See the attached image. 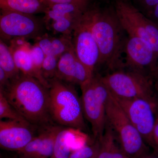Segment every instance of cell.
Returning <instances> with one entry per match:
<instances>
[{
	"label": "cell",
	"instance_id": "obj_23",
	"mask_svg": "<svg viewBox=\"0 0 158 158\" xmlns=\"http://www.w3.org/2000/svg\"><path fill=\"white\" fill-rule=\"evenodd\" d=\"M4 118L30 123L18 113L0 90V119Z\"/></svg>",
	"mask_w": 158,
	"mask_h": 158
},
{
	"label": "cell",
	"instance_id": "obj_25",
	"mask_svg": "<svg viewBox=\"0 0 158 158\" xmlns=\"http://www.w3.org/2000/svg\"><path fill=\"white\" fill-rule=\"evenodd\" d=\"M59 59L55 56H46L43 63L42 73L43 77L48 82L56 77Z\"/></svg>",
	"mask_w": 158,
	"mask_h": 158
},
{
	"label": "cell",
	"instance_id": "obj_30",
	"mask_svg": "<svg viewBox=\"0 0 158 158\" xmlns=\"http://www.w3.org/2000/svg\"><path fill=\"white\" fill-rule=\"evenodd\" d=\"M145 15L158 26V4Z\"/></svg>",
	"mask_w": 158,
	"mask_h": 158
},
{
	"label": "cell",
	"instance_id": "obj_19",
	"mask_svg": "<svg viewBox=\"0 0 158 158\" xmlns=\"http://www.w3.org/2000/svg\"><path fill=\"white\" fill-rule=\"evenodd\" d=\"M85 12L72 4H55L48 6L44 13L45 17L44 20L46 27L52 22L62 18L71 17L80 19Z\"/></svg>",
	"mask_w": 158,
	"mask_h": 158
},
{
	"label": "cell",
	"instance_id": "obj_1",
	"mask_svg": "<svg viewBox=\"0 0 158 158\" xmlns=\"http://www.w3.org/2000/svg\"><path fill=\"white\" fill-rule=\"evenodd\" d=\"M0 90L18 113L32 125L45 127L53 125L49 88L37 79L20 73Z\"/></svg>",
	"mask_w": 158,
	"mask_h": 158
},
{
	"label": "cell",
	"instance_id": "obj_8",
	"mask_svg": "<svg viewBox=\"0 0 158 158\" xmlns=\"http://www.w3.org/2000/svg\"><path fill=\"white\" fill-rule=\"evenodd\" d=\"M113 97L145 143L153 149V134L157 113L156 103L143 98Z\"/></svg>",
	"mask_w": 158,
	"mask_h": 158
},
{
	"label": "cell",
	"instance_id": "obj_26",
	"mask_svg": "<svg viewBox=\"0 0 158 158\" xmlns=\"http://www.w3.org/2000/svg\"><path fill=\"white\" fill-rule=\"evenodd\" d=\"M30 52L33 64L37 73L43 81L49 84V82L43 77L42 73L43 63L46 57L45 54L36 43L34 45L31 46Z\"/></svg>",
	"mask_w": 158,
	"mask_h": 158
},
{
	"label": "cell",
	"instance_id": "obj_9",
	"mask_svg": "<svg viewBox=\"0 0 158 158\" xmlns=\"http://www.w3.org/2000/svg\"><path fill=\"white\" fill-rule=\"evenodd\" d=\"M46 27L44 19L34 15L1 10L0 33L2 40L23 38L35 40L45 34Z\"/></svg>",
	"mask_w": 158,
	"mask_h": 158
},
{
	"label": "cell",
	"instance_id": "obj_34",
	"mask_svg": "<svg viewBox=\"0 0 158 158\" xmlns=\"http://www.w3.org/2000/svg\"><path fill=\"white\" fill-rule=\"evenodd\" d=\"M150 76L152 78L153 81L158 79V62L156 66L151 74Z\"/></svg>",
	"mask_w": 158,
	"mask_h": 158
},
{
	"label": "cell",
	"instance_id": "obj_3",
	"mask_svg": "<svg viewBox=\"0 0 158 158\" xmlns=\"http://www.w3.org/2000/svg\"><path fill=\"white\" fill-rule=\"evenodd\" d=\"M48 82L50 108L53 120L66 127L86 131L81 98L73 85L56 77Z\"/></svg>",
	"mask_w": 158,
	"mask_h": 158
},
{
	"label": "cell",
	"instance_id": "obj_7",
	"mask_svg": "<svg viewBox=\"0 0 158 158\" xmlns=\"http://www.w3.org/2000/svg\"><path fill=\"white\" fill-rule=\"evenodd\" d=\"M113 8L127 36L149 43L158 60V26L129 0H116Z\"/></svg>",
	"mask_w": 158,
	"mask_h": 158
},
{
	"label": "cell",
	"instance_id": "obj_36",
	"mask_svg": "<svg viewBox=\"0 0 158 158\" xmlns=\"http://www.w3.org/2000/svg\"><path fill=\"white\" fill-rule=\"evenodd\" d=\"M53 158V157H51V158Z\"/></svg>",
	"mask_w": 158,
	"mask_h": 158
},
{
	"label": "cell",
	"instance_id": "obj_10",
	"mask_svg": "<svg viewBox=\"0 0 158 158\" xmlns=\"http://www.w3.org/2000/svg\"><path fill=\"white\" fill-rule=\"evenodd\" d=\"M123 61L124 69L150 76L158 60L149 43L138 37L127 36Z\"/></svg>",
	"mask_w": 158,
	"mask_h": 158
},
{
	"label": "cell",
	"instance_id": "obj_6",
	"mask_svg": "<svg viewBox=\"0 0 158 158\" xmlns=\"http://www.w3.org/2000/svg\"><path fill=\"white\" fill-rule=\"evenodd\" d=\"M80 87L84 116L91 125L94 138L99 139L106 127V102L110 90L99 74L94 75L90 80Z\"/></svg>",
	"mask_w": 158,
	"mask_h": 158
},
{
	"label": "cell",
	"instance_id": "obj_29",
	"mask_svg": "<svg viewBox=\"0 0 158 158\" xmlns=\"http://www.w3.org/2000/svg\"><path fill=\"white\" fill-rule=\"evenodd\" d=\"M10 82V79L7 74L0 67V89H3L6 88Z\"/></svg>",
	"mask_w": 158,
	"mask_h": 158
},
{
	"label": "cell",
	"instance_id": "obj_16",
	"mask_svg": "<svg viewBox=\"0 0 158 158\" xmlns=\"http://www.w3.org/2000/svg\"><path fill=\"white\" fill-rule=\"evenodd\" d=\"M48 7L43 0H0L1 10L31 15L44 13Z\"/></svg>",
	"mask_w": 158,
	"mask_h": 158
},
{
	"label": "cell",
	"instance_id": "obj_13",
	"mask_svg": "<svg viewBox=\"0 0 158 158\" xmlns=\"http://www.w3.org/2000/svg\"><path fill=\"white\" fill-rule=\"evenodd\" d=\"M63 127L52 125L35 136L23 149L19 152L24 158H50L53 155L55 141Z\"/></svg>",
	"mask_w": 158,
	"mask_h": 158
},
{
	"label": "cell",
	"instance_id": "obj_14",
	"mask_svg": "<svg viewBox=\"0 0 158 158\" xmlns=\"http://www.w3.org/2000/svg\"><path fill=\"white\" fill-rule=\"evenodd\" d=\"M31 46L27 40L15 38L10 40L9 47L13 55L15 65L21 73L35 78L49 88V84L40 78L34 68L30 52Z\"/></svg>",
	"mask_w": 158,
	"mask_h": 158
},
{
	"label": "cell",
	"instance_id": "obj_18",
	"mask_svg": "<svg viewBox=\"0 0 158 158\" xmlns=\"http://www.w3.org/2000/svg\"><path fill=\"white\" fill-rule=\"evenodd\" d=\"M80 60L73 48L62 54L59 58L56 77L72 85L74 76Z\"/></svg>",
	"mask_w": 158,
	"mask_h": 158
},
{
	"label": "cell",
	"instance_id": "obj_24",
	"mask_svg": "<svg viewBox=\"0 0 158 158\" xmlns=\"http://www.w3.org/2000/svg\"><path fill=\"white\" fill-rule=\"evenodd\" d=\"M100 150L98 139L93 144L85 145L72 152L69 158H98Z\"/></svg>",
	"mask_w": 158,
	"mask_h": 158
},
{
	"label": "cell",
	"instance_id": "obj_11",
	"mask_svg": "<svg viewBox=\"0 0 158 158\" xmlns=\"http://www.w3.org/2000/svg\"><path fill=\"white\" fill-rule=\"evenodd\" d=\"M72 41L78 59L94 72L96 65L99 64L100 54L91 32L87 10L74 30Z\"/></svg>",
	"mask_w": 158,
	"mask_h": 158
},
{
	"label": "cell",
	"instance_id": "obj_22",
	"mask_svg": "<svg viewBox=\"0 0 158 158\" xmlns=\"http://www.w3.org/2000/svg\"><path fill=\"white\" fill-rule=\"evenodd\" d=\"M81 18L80 19L71 17L62 18L49 23L46 27L48 26L54 34L72 37L74 30Z\"/></svg>",
	"mask_w": 158,
	"mask_h": 158
},
{
	"label": "cell",
	"instance_id": "obj_2",
	"mask_svg": "<svg viewBox=\"0 0 158 158\" xmlns=\"http://www.w3.org/2000/svg\"><path fill=\"white\" fill-rule=\"evenodd\" d=\"M90 28L100 54L99 64L111 72L123 68V54L127 35L114 8H88Z\"/></svg>",
	"mask_w": 158,
	"mask_h": 158
},
{
	"label": "cell",
	"instance_id": "obj_35",
	"mask_svg": "<svg viewBox=\"0 0 158 158\" xmlns=\"http://www.w3.org/2000/svg\"><path fill=\"white\" fill-rule=\"evenodd\" d=\"M19 158H24L22 157L21 156Z\"/></svg>",
	"mask_w": 158,
	"mask_h": 158
},
{
	"label": "cell",
	"instance_id": "obj_17",
	"mask_svg": "<svg viewBox=\"0 0 158 158\" xmlns=\"http://www.w3.org/2000/svg\"><path fill=\"white\" fill-rule=\"evenodd\" d=\"M99 140L100 150L98 158H127L115 133L107 121L104 132Z\"/></svg>",
	"mask_w": 158,
	"mask_h": 158
},
{
	"label": "cell",
	"instance_id": "obj_33",
	"mask_svg": "<svg viewBox=\"0 0 158 158\" xmlns=\"http://www.w3.org/2000/svg\"><path fill=\"white\" fill-rule=\"evenodd\" d=\"M154 82L155 89L156 95V114L158 115V79L155 80Z\"/></svg>",
	"mask_w": 158,
	"mask_h": 158
},
{
	"label": "cell",
	"instance_id": "obj_31",
	"mask_svg": "<svg viewBox=\"0 0 158 158\" xmlns=\"http://www.w3.org/2000/svg\"><path fill=\"white\" fill-rule=\"evenodd\" d=\"M153 138L154 145L153 150L158 153V115L157 114L156 116V123L154 129L153 134Z\"/></svg>",
	"mask_w": 158,
	"mask_h": 158
},
{
	"label": "cell",
	"instance_id": "obj_27",
	"mask_svg": "<svg viewBox=\"0 0 158 158\" xmlns=\"http://www.w3.org/2000/svg\"><path fill=\"white\" fill-rule=\"evenodd\" d=\"M48 6L55 4H69L76 6L86 11L89 7V0H43Z\"/></svg>",
	"mask_w": 158,
	"mask_h": 158
},
{
	"label": "cell",
	"instance_id": "obj_4",
	"mask_svg": "<svg viewBox=\"0 0 158 158\" xmlns=\"http://www.w3.org/2000/svg\"><path fill=\"white\" fill-rule=\"evenodd\" d=\"M106 116L127 158H139L150 152L149 146L110 92L106 102Z\"/></svg>",
	"mask_w": 158,
	"mask_h": 158
},
{
	"label": "cell",
	"instance_id": "obj_32",
	"mask_svg": "<svg viewBox=\"0 0 158 158\" xmlns=\"http://www.w3.org/2000/svg\"><path fill=\"white\" fill-rule=\"evenodd\" d=\"M139 158H158V153L154 151H153L152 152H149Z\"/></svg>",
	"mask_w": 158,
	"mask_h": 158
},
{
	"label": "cell",
	"instance_id": "obj_15",
	"mask_svg": "<svg viewBox=\"0 0 158 158\" xmlns=\"http://www.w3.org/2000/svg\"><path fill=\"white\" fill-rule=\"evenodd\" d=\"M35 42L42 49L46 56H55L59 58L73 48L72 37L65 35L54 37L45 33L36 40Z\"/></svg>",
	"mask_w": 158,
	"mask_h": 158
},
{
	"label": "cell",
	"instance_id": "obj_28",
	"mask_svg": "<svg viewBox=\"0 0 158 158\" xmlns=\"http://www.w3.org/2000/svg\"><path fill=\"white\" fill-rule=\"evenodd\" d=\"M145 15L158 4V0H133Z\"/></svg>",
	"mask_w": 158,
	"mask_h": 158
},
{
	"label": "cell",
	"instance_id": "obj_21",
	"mask_svg": "<svg viewBox=\"0 0 158 158\" xmlns=\"http://www.w3.org/2000/svg\"><path fill=\"white\" fill-rule=\"evenodd\" d=\"M0 67L6 72L10 80L17 77L20 72L15 65L13 55L9 46L0 40Z\"/></svg>",
	"mask_w": 158,
	"mask_h": 158
},
{
	"label": "cell",
	"instance_id": "obj_5",
	"mask_svg": "<svg viewBox=\"0 0 158 158\" xmlns=\"http://www.w3.org/2000/svg\"><path fill=\"white\" fill-rule=\"evenodd\" d=\"M101 78L113 96L122 98H143L156 103L154 82L150 76L122 69L101 76Z\"/></svg>",
	"mask_w": 158,
	"mask_h": 158
},
{
	"label": "cell",
	"instance_id": "obj_20",
	"mask_svg": "<svg viewBox=\"0 0 158 158\" xmlns=\"http://www.w3.org/2000/svg\"><path fill=\"white\" fill-rule=\"evenodd\" d=\"M73 147V129L63 128L57 135L54 145L55 158H69Z\"/></svg>",
	"mask_w": 158,
	"mask_h": 158
},
{
	"label": "cell",
	"instance_id": "obj_12",
	"mask_svg": "<svg viewBox=\"0 0 158 158\" xmlns=\"http://www.w3.org/2000/svg\"><path fill=\"white\" fill-rule=\"evenodd\" d=\"M32 125L15 120H0V146L19 152L35 137Z\"/></svg>",
	"mask_w": 158,
	"mask_h": 158
}]
</instances>
